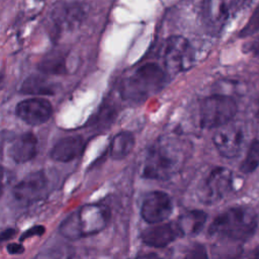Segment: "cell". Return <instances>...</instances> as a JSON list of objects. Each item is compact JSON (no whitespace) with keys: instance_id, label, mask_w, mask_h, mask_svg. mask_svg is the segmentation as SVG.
Returning a JSON list of instances; mask_svg holds the SVG:
<instances>
[{"instance_id":"6da1fadb","label":"cell","mask_w":259,"mask_h":259,"mask_svg":"<svg viewBox=\"0 0 259 259\" xmlns=\"http://www.w3.org/2000/svg\"><path fill=\"white\" fill-rule=\"evenodd\" d=\"M258 226L256 211L249 206L231 207L211 223L208 234L219 240L244 242L254 235Z\"/></svg>"},{"instance_id":"7a4b0ae2","label":"cell","mask_w":259,"mask_h":259,"mask_svg":"<svg viewBox=\"0 0 259 259\" xmlns=\"http://www.w3.org/2000/svg\"><path fill=\"white\" fill-rule=\"evenodd\" d=\"M183 160V151L178 143L159 140L148 150L142 176L147 179L167 180L178 172Z\"/></svg>"},{"instance_id":"3957f363","label":"cell","mask_w":259,"mask_h":259,"mask_svg":"<svg viewBox=\"0 0 259 259\" xmlns=\"http://www.w3.org/2000/svg\"><path fill=\"white\" fill-rule=\"evenodd\" d=\"M166 84V74L160 66L148 63L137 68L120 84V95L131 102H143Z\"/></svg>"},{"instance_id":"277c9868","label":"cell","mask_w":259,"mask_h":259,"mask_svg":"<svg viewBox=\"0 0 259 259\" xmlns=\"http://www.w3.org/2000/svg\"><path fill=\"white\" fill-rule=\"evenodd\" d=\"M109 210L100 204H86L68 215L61 224L60 234L70 240H79L101 232L108 224Z\"/></svg>"},{"instance_id":"5b68a950","label":"cell","mask_w":259,"mask_h":259,"mask_svg":"<svg viewBox=\"0 0 259 259\" xmlns=\"http://www.w3.org/2000/svg\"><path fill=\"white\" fill-rule=\"evenodd\" d=\"M237 113L236 101L223 94L205 97L199 106V120L203 128L221 127L229 123Z\"/></svg>"},{"instance_id":"8992f818","label":"cell","mask_w":259,"mask_h":259,"mask_svg":"<svg viewBox=\"0 0 259 259\" xmlns=\"http://www.w3.org/2000/svg\"><path fill=\"white\" fill-rule=\"evenodd\" d=\"M232 185V172L225 167H215L199 183L196 194L202 203L214 204L227 196Z\"/></svg>"},{"instance_id":"52a82bcc","label":"cell","mask_w":259,"mask_h":259,"mask_svg":"<svg viewBox=\"0 0 259 259\" xmlns=\"http://www.w3.org/2000/svg\"><path fill=\"white\" fill-rule=\"evenodd\" d=\"M163 60L169 73H179L190 69L194 63V53L189 41L181 35H172L167 38Z\"/></svg>"},{"instance_id":"ba28073f","label":"cell","mask_w":259,"mask_h":259,"mask_svg":"<svg viewBox=\"0 0 259 259\" xmlns=\"http://www.w3.org/2000/svg\"><path fill=\"white\" fill-rule=\"evenodd\" d=\"M86 16V7L81 3H57L50 13L51 31L60 35L63 31L76 28Z\"/></svg>"},{"instance_id":"9c48e42d","label":"cell","mask_w":259,"mask_h":259,"mask_svg":"<svg viewBox=\"0 0 259 259\" xmlns=\"http://www.w3.org/2000/svg\"><path fill=\"white\" fill-rule=\"evenodd\" d=\"M218 152L225 158H235L242 152L246 142V131L238 123L225 124L212 136Z\"/></svg>"},{"instance_id":"30bf717a","label":"cell","mask_w":259,"mask_h":259,"mask_svg":"<svg viewBox=\"0 0 259 259\" xmlns=\"http://www.w3.org/2000/svg\"><path fill=\"white\" fill-rule=\"evenodd\" d=\"M49 179L44 171L27 174L12 189L13 197L23 204H30L45 197Z\"/></svg>"},{"instance_id":"8fae6325","label":"cell","mask_w":259,"mask_h":259,"mask_svg":"<svg viewBox=\"0 0 259 259\" xmlns=\"http://www.w3.org/2000/svg\"><path fill=\"white\" fill-rule=\"evenodd\" d=\"M173 211L171 197L163 191L150 192L143 201L141 215L149 224H158L167 220Z\"/></svg>"},{"instance_id":"7c38bea8","label":"cell","mask_w":259,"mask_h":259,"mask_svg":"<svg viewBox=\"0 0 259 259\" xmlns=\"http://www.w3.org/2000/svg\"><path fill=\"white\" fill-rule=\"evenodd\" d=\"M15 113L27 124L40 125L51 118L53 107L49 100L34 97L20 101L15 107Z\"/></svg>"},{"instance_id":"4fadbf2b","label":"cell","mask_w":259,"mask_h":259,"mask_svg":"<svg viewBox=\"0 0 259 259\" xmlns=\"http://www.w3.org/2000/svg\"><path fill=\"white\" fill-rule=\"evenodd\" d=\"M183 236L178 222H171L147 228L141 234V239L144 244L150 247L164 248Z\"/></svg>"},{"instance_id":"5bb4252c","label":"cell","mask_w":259,"mask_h":259,"mask_svg":"<svg viewBox=\"0 0 259 259\" xmlns=\"http://www.w3.org/2000/svg\"><path fill=\"white\" fill-rule=\"evenodd\" d=\"M85 148V141L81 136H70L58 141L52 148L50 156L57 162L67 163L79 157Z\"/></svg>"},{"instance_id":"9a60e30c","label":"cell","mask_w":259,"mask_h":259,"mask_svg":"<svg viewBox=\"0 0 259 259\" xmlns=\"http://www.w3.org/2000/svg\"><path fill=\"white\" fill-rule=\"evenodd\" d=\"M8 154L15 163H26L32 160L37 154V139L27 132L17 137L10 145Z\"/></svg>"},{"instance_id":"2e32d148","label":"cell","mask_w":259,"mask_h":259,"mask_svg":"<svg viewBox=\"0 0 259 259\" xmlns=\"http://www.w3.org/2000/svg\"><path fill=\"white\" fill-rule=\"evenodd\" d=\"M57 87L48 78L39 74H32L24 79L19 91L27 95H54Z\"/></svg>"},{"instance_id":"e0dca14e","label":"cell","mask_w":259,"mask_h":259,"mask_svg":"<svg viewBox=\"0 0 259 259\" xmlns=\"http://www.w3.org/2000/svg\"><path fill=\"white\" fill-rule=\"evenodd\" d=\"M37 70L41 74L64 75L68 73L66 57L60 51H51L46 54L37 64Z\"/></svg>"},{"instance_id":"ac0fdd59","label":"cell","mask_w":259,"mask_h":259,"mask_svg":"<svg viewBox=\"0 0 259 259\" xmlns=\"http://www.w3.org/2000/svg\"><path fill=\"white\" fill-rule=\"evenodd\" d=\"M242 242L219 240L211 247V255L213 259H247Z\"/></svg>"},{"instance_id":"d6986e66","label":"cell","mask_w":259,"mask_h":259,"mask_svg":"<svg viewBox=\"0 0 259 259\" xmlns=\"http://www.w3.org/2000/svg\"><path fill=\"white\" fill-rule=\"evenodd\" d=\"M135 147V137L131 132H120L113 137L109 146V154L112 159L125 158Z\"/></svg>"},{"instance_id":"ffe728a7","label":"cell","mask_w":259,"mask_h":259,"mask_svg":"<svg viewBox=\"0 0 259 259\" xmlns=\"http://www.w3.org/2000/svg\"><path fill=\"white\" fill-rule=\"evenodd\" d=\"M205 221H206L205 212L201 210H190L187 213L180 217V219L177 222L184 236L185 235L194 236L201 231Z\"/></svg>"},{"instance_id":"44dd1931","label":"cell","mask_w":259,"mask_h":259,"mask_svg":"<svg viewBox=\"0 0 259 259\" xmlns=\"http://www.w3.org/2000/svg\"><path fill=\"white\" fill-rule=\"evenodd\" d=\"M258 166H259V141H254L248 150L245 160L241 164L240 170L245 174H249V173H252Z\"/></svg>"},{"instance_id":"7402d4cb","label":"cell","mask_w":259,"mask_h":259,"mask_svg":"<svg viewBox=\"0 0 259 259\" xmlns=\"http://www.w3.org/2000/svg\"><path fill=\"white\" fill-rule=\"evenodd\" d=\"M74 253L71 246H59L41 251L34 259H73Z\"/></svg>"},{"instance_id":"603a6c76","label":"cell","mask_w":259,"mask_h":259,"mask_svg":"<svg viewBox=\"0 0 259 259\" xmlns=\"http://www.w3.org/2000/svg\"><path fill=\"white\" fill-rule=\"evenodd\" d=\"M179 259H208V255L202 244L192 243L185 248Z\"/></svg>"},{"instance_id":"cb8c5ba5","label":"cell","mask_w":259,"mask_h":259,"mask_svg":"<svg viewBox=\"0 0 259 259\" xmlns=\"http://www.w3.org/2000/svg\"><path fill=\"white\" fill-rule=\"evenodd\" d=\"M45 232H46V229H45L44 226H40V225L34 226V227L29 228V229L26 230L25 232H23V234L20 236V239H19V240L22 242V241H24V240H26V239H28V238L34 237V236L39 237V236L44 235Z\"/></svg>"},{"instance_id":"d4e9b609","label":"cell","mask_w":259,"mask_h":259,"mask_svg":"<svg viewBox=\"0 0 259 259\" xmlns=\"http://www.w3.org/2000/svg\"><path fill=\"white\" fill-rule=\"evenodd\" d=\"M7 252L11 255L21 254L24 252V247L20 243H11L7 245Z\"/></svg>"},{"instance_id":"484cf974","label":"cell","mask_w":259,"mask_h":259,"mask_svg":"<svg viewBox=\"0 0 259 259\" xmlns=\"http://www.w3.org/2000/svg\"><path fill=\"white\" fill-rule=\"evenodd\" d=\"M15 233H16V231L14 229H7V230L1 232L0 233V242L11 239L15 235Z\"/></svg>"},{"instance_id":"4316f807","label":"cell","mask_w":259,"mask_h":259,"mask_svg":"<svg viewBox=\"0 0 259 259\" xmlns=\"http://www.w3.org/2000/svg\"><path fill=\"white\" fill-rule=\"evenodd\" d=\"M248 50H249V52H250L253 56L259 58V38H257V39H255L253 42H251L250 46H249V48H248Z\"/></svg>"},{"instance_id":"83f0119b","label":"cell","mask_w":259,"mask_h":259,"mask_svg":"<svg viewBox=\"0 0 259 259\" xmlns=\"http://www.w3.org/2000/svg\"><path fill=\"white\" fill-rule=\"evenodd\" d=\"M135 259H162V258L156 253H147V254L139 255Z\"/></svg>"},{"instance_id":"f1b7e54d","label":"cell","mask_w":259,"mask_h":259,"mask_svg":"<svg viewBox=\"0 0 259 259\" xmlns=\"http://www.w3.org/2000/svg\"><path fill=\"white\" fill-rule=\"evenodd\" d=\"M4 191V169L0 166V197Z\"/></svg>"},{"instance_id":"f546056e","label":"cell","mask_w":259,"mask_h":259,"mask_svg":"<svg viewBox=\"0 0 259 259\" xmlns=\"http://www.w3.org/2000/svg\"><path fill=\"white\" fill-rule=\"evenodd\" d=\"M247 259H259V246L256 247Z\"/></svg>"},{"instance_id":"4dcf8cb0","label":"cell","mask_w":259,"mask_h":259,"mask_svg":"<svg viewBox=\"0 0 259 259\" xmlns=\"http://www.w3.org/2000/svg\"><path fill=\"white\" fill-rule=\"evenodd\" d=\"M38 1H44V0H38Z\"/></svg>"}]
</instances>
